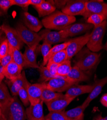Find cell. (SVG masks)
Wrapping results in <instances>:
<instances>
[{
  "mask_svg": "<svg viewBox=\"0 0 107 120\" xmlns=\"http://www.w3.org/2000/svg\"><path fill=\"white\" fill-rule=\"evenodd\" d=\"M75 16L67 15L62 12L56 11L43 19V26L47 29L62 30L76 21Z\"/></svg>",
  "mask_w": 107,
  "mask_h": 120,
  "instance_id": "cell-1",
  "label": "cell"
},
{
  "mask_svg": "<svg viewBox=\"0 0 107 120\" xmlns=\"http://www.w3.org/2000/svg\"><path fill=\"white\" fill-rule=\"evenodd\" d=\"M100 54L91 52L87 47L83 48L76 55L75 65L83 71L92 69L99 61Z\"/></svg>",
  "mask_w": 107,
  "mask_h": 120,
  "instance_id": "cell-2",
  "label": "cell"
},
{
  "mask_svg": "<svg viewBox=\"0 0 107 120\" xmlns=\"http://www.w3.org/2000/svg\"><path fill=\"white\" fill-rule=\"evenodd\" d=\"M5 120H25L27 118L26 111L21 103L16 97L8 105L2 110L1 117Z\"/></svg>",
  "mask_w": 107,
  "mask_h": 120,
  "instance_id": "cell-3",
  "label": "cell"
},
{
  "mask_svg": "<svg viewBox=\"0 0 107 120\" xmlns=\"http://www.w3.org/2000/svg\"><path fill=\"white\" fill-rule=\"evenodd\" d=\"M107 26V21L105 20L100 25L94 27L88 43L87 47L91 52H96L104 48L102 41Z\"/></svg>",
  "mask_w": 107,
  "mask_h": 120,
  "instance_id": "cell-4",
  "label": "cell"
},
{
  "mask_svg": "<svg viewBox=\"0 0 107 120\" xmlns=\"http://www.w3.org/2000/svg\"><path fill=\"white\" fill-rule=\"evenodd\" d=\"M15 29L22 42L28 47L38 46L43 40L39 34L31 30L21 23L17 24Z\"/></svg>",
  "mask_w": 107,
  "mask_h": 120,
  "instance_id": "cell-5",
  "label": "cell"
},
{
  "mask_svg": "<svg viewBox=\"0 0 107 120\" xmlns=\"http://www.w3.org/2000/svg\"><path fill=\"white\" fill-rule=\"evenodd\" d=\"M91 36V33H87L84 35L70 39V43L65 49L68 59L70 60L76 56L84 46L88 43Z\"/></svg>",
  "mask_w": 107,
  "mask_h": 120,
  "instance_id": "cell-6",
  "label": "cell"
},
{
  "mask_svg": "<svg viewBox=\"0 0 107 120\" xmlns=\"http://www.w3.org/2000/svg\"><path fill=\"white\" fill-rule=\"evenodd\" d=\"M94 14H98L107 18V4L103 1H86L85 11L83 16L86 19Z\"/></svg>",
  "mask_w": 107,
  "mask_h": 120,
  "instance_id": "cell-7",
  "label": "cell"
},
{
  "mask_svg": "<svg viewBox=\"0 0 107 120\" xmlns=\"http://www.w3.org/2000/svg\"><path fill=\"white\" fill-rule=\"evenodd\" d=\"M78 84L67 77L60 76L51 79L47 83L46 88L51 90L61 93L67 91L71 86Z\"/></svg>",
  "mask_w": 107,
  "mask_h": 120,
  "instance_id": "cell-8",
  "label": "cell"
},
{
  "mask_svg": "<svg viewBox=\"0 0 107 120\" xmlns=\"http://www.w3.org/2000/svg\"><path fill=\"white\" fill-rule=\"evenodd\" d=\"M86 1L83 0L67 1L65 6L62 9V12L72 16L83 15L85 11Z\"/></svg>",
  "mask_w": 107,
  "mask_h": 120,
  "instance_id": "cell-9",
  "label": "cell"
},
{
  "mask_svg": "<svg viewBox=\"0 0 107 120\" xmlns=\"http://www.w3.org/2000/svg\"><path fill=\"white\" fill-rule=\"evenodd\" d=\"M1 29L6 36L9 45L20 50L23 47L24 43L21 40L16 29L5 24L1 26Z\"/></svg>",
  "mask_w": 107,
  "mask_h": 120,
  "instance_id": "cell-10",
  "label": "cell"
},
{
  "mask_svg": "<svg viewBox=\"0 0 107 120\" xmlns=\"http://www.w3.org/2000/svg\"><path fill=\"white\" fill-rule=\"evenodd\" d=\"M43 41L47 42L50 45L61 43L67 39L62 30L59 31H51L49 29H44L39 33Z\"/></svg>",
  "mask_w": 107,
  "mask_h": 120,
  "instance_id": "cell-11",
  "label": "cell"
},
{
  "mask_svg": "<svg viewBox=\"0 0 107 120\" xmlns=\"http://www.w3.org/2000/svg\"><path fill=\"white\" fill-rule=\"evenodd\" d=\"M74 99L62 94L52 101L45 103V104L49 112H60L63 111Z\"/></svg>",
  "mask_w": 107,
  "mask_h": 120,
  "instance_id": "cell-12",
  "label": "cell"
},
{
  "mask_svg": "<svg viewBox=\"0 0 107 120\" xmlns=\"http://www.w3.org/2000/svg\"><path fill=\"white\" fill-rule=\"evenodd\" d=\"M46 83L30 84L28 92L29 101L31 105H35L41 101V96L44 89L46 87Z\"/></svg>",
  "mask_w": 107,
  "mask_h": 120,
  "instance_id": "cell-13",
  "label": "cell"
},
{
  "mask_svg": "<svg viewBox=\"0 0 107 120\" xmlns=\"http://www.w3.org/2000/svg\"><path fill=\"white\" fill-rule=\"evenodd\" d=\"M94 26L90 24H72L64 28L62 31L67 38L78 35L89 31Z\"/></svg>",
  "mask_w": 107,
  "mask_h": 120,
  "instance_id": "cell-14",
  "label": "cell"
},
{
  "mask_svg": "<svg viewBox=\"0 0 107 120\" xmlns=\"http://www.w3.org/2000/svg\"><path fill=\"white\" fill-rule=\"evenodd\" d=\"M43 103L41 101L35 105H30L26 110L28 120H45L43 112Z\"/></svg>",
  "mask_w": 107,
  "mask_h": 120,
  "instance_id": "cell-15",
  "label": "cell"
},
{
  "mask_svg": "<svg viewBox=\"0 0 107 120\" xmlns=\"http://www.w3.org/2000/svg\"><path fill=\"white\" fill-rule=\"evenodd\" d=\"M107 83V76L102 79L97 80L94 85V88L92 91L89 93V95L86 98L82 105L86 108L88 107L93 99L98 97L100 94L103 87Z\"/></svg>",
  "mask_w": 107,
  "mask_h": 120,
  "instance_id": "cell-16",
  "label": "cell"
},
{
  "mask_svg": "<svg viewBox=\"0 0 107 120\" xmlns=\"http://www.w3.org/2000/svg\"><path fill=\"white\" fill-rule=\"evenodd\" d=\"M22 18L25 26L36 33L39 31L43 26L42 22L39 19L28 12H25L23 13Z\"/></svg>",
  "mask_w": 107,
  "mask_h": 120,
  "instance_id": "cell-17",
  "label": "cell"
},
{
  "mask_svg": "<svg viewBox=\"0 0 107 120\" xmlns=\"http://www.w3.org/2000/svg\"><path fill=\"white\" fill-rule=\"evenodd\" d=\"M28 81L26 76L25 72L23 71L21 75L17 78L13 80H8L5 82H6L12 95L16 96L18 95V93L19 90Z\"/></svg>",
  "mask_w": 107,
  "mask_h": 120,
  "instance_id": "cell-18",
  "label": "cell"
},
{
  "mask_svg": "<svg viewBox=\"0 0 107 120\" xmlns=\"http://www.w3.org/2000/svg\"><path fill=\"white\" fill-rule=\"evenodd\" d=\"M94 85H74L71 86L66 91L65 95L75 98L81 95L86 93H90L94 88Z\"/></svg>",
  "mask_w": 107,
  "mask_h": 120,
  "instance_id": "cell-19",
  "label": "cell"
},
{
  "mask_svg": "<svg viewBox=\"0 0 107 120\" xmlns=\"http://www.w3.org/2000/svg\"><path fill=\"white\" fill-rule=\"evenodd\" d=\"M22 69V67L12 61L4 67V74L8 80H13L21 75Z\"/></svg>",
  "mask_w": 107,
  "mask_h": 120,
  "instance_id": "cell-20",
  "label": "cell"
},
{
  "mask_svg": "<svg viewBox=\"0 0 107 120\" xmlns=\"http://www.w3.org/2000/svg\"><path fill=\"white\" fill-rule=\"evenodd\" d=\"M37 46L32 47L26 46L23 55L27 64V67L34 68H38L39 66L37 63V57L35 50Z\"/></svg>",
  "mask_w": 107,
  "mask_h": 120,
  "instance_id": "cell-21",
  "label": "cell"
},
{
  "mask_svg": "<svg viewBox=\"0 0 107 120\" xmlns=\"http://www.w3.org/2000/svg\"><path fill=\"white\" fill-rule=\"evenodd\" d=\"M34 8L40 17L51 15L55 12L56 9L54 1H44L40 5L34 7Z\"/></svg>",
  "mask_w": 107,
  "mask_h": 120,
  "instance_id": "cell-22",
  "label": "cell"
},
{
  "mask_svg": "<svg viewBox=\"0 0 107 120\" xmlns=\"http://www.w3.org/2000/svg\"><path fill=\"white\" fill-rule=\"evenodd\" d=\"M67 77L71 80L78 83L80 82L85 81L89 79V77L87 76L82 70L76 65L72 67L71 70L67 76Z\"/></svg>",
  "mask_w": 107,
  "mask_h": 120,
  "instance_id": "cell-23",
  "label": "cell"
},
{
  "mask_svg": "<svg viewBox=\"0 0 107 120\" xmlns=\"http://www.w3.org/2000/svg\"><path fill=\"white\" fill-rule=\"evenodd\" d=\"M13 98L10 94L6 85L4 82L0 83V106L2 111L11 102Z\"/></svg>",
  "mask_w": 107,
  "mask_h": 120,
  "instance_id": "cell-24",
  "label": "cell"
},
{
  "mask_svg": "<svg viewBox=\"0 0 107 120\" xmlns=\"http://www.w3.org/2000/svg\"><path fill=\"white\" fill-rule=\"evenodd\" d=\"M85 109L86 108L82 104L65 112V113L69 120H84L83 112Z\"/></svg>",
  "mask_w": 107,
  "mask_h": 120,
  "instance_id": "cell-25",
  "label": "cell"
},
{
  "mask_svg": "<svg viewBox=\"0 0 107 120\" xmlns=\"http://www.w3.org/2000/svg\"><path fill=\"white\" fill-rule=\"evenodd\" d=\"M70 43V40L68 41H66L64 43L58 44L57 45H55L53 47H52L50 51L49 52V53L47 55L46 57L43 59V61L42 63L43 66H45L47 64L49 60L55 54L57 53V52H59L61 51H63L64 49H65L67 46L68 44Z\"/></svg>",
  "mask_w": 107,
  "mask_h": 120,
  "instance_id": "cell-26",
  "label": "cell"
},
{
  "mask_svg": "<svg viewBox=\"0 0 107 120\" xmlns=\"http://www.w3.org/2000/svg\"><path fill=\"white\" fill-rule=\"evenodd\" d=\"M11 48L13 53V61L22 68L27 67V64L23 54L19 50L15 48L11 47Z\"/></svg>",
  "mask_w": 107,
  "mask_h": 120,
  "instance_id": "cell-27",
  "label": "cell"
},
{
  "mask_svg": "<svg viewBox=\"0 0 107 120\" xmlns=\"http://www.w3.org/2000/svg\"><path fill=\"white\" fill-rule=\"evenodd\" d=\"M38 69L40 75V78L39 79L38 81L40 83H46L47 81H49L52 78L60 77V76H55L52 75L48 71L46 66L45 67V66H43L42 65L40 66Z\"/></svg>",
  "mask_w": 107,
  "mask_h": 120,
  "instance_id": "cell-28",
  "label": "cell"
},
{
  "mask_svg": "<svg viewBox=\"0 0 107 120\" xmlns=\"http://www.w3.org/2000/svg\"><path fill=\"white\" fill-rule=\"evenodd\" d=\"M62 94L61 93L54 92L46 87L44 89L42 92L41 99L42 101L45 103L52 101Z\"/></svg>",
  "mask_w": 107,
  "mask_h": 120,
  "instance_id": "cell-29",
  "label": "cell"
},
{
  "mask_svg": "<svg viewBox=\"0 0 107 120\" xmlns=\"http://www.w3.org/2000/svg\"><path fill=\"white\" fill-rule=\"evenodd\" d=\"M72 68L70 60H67L66 61L59 64L57 69V75L67 77Z\"/></svg>",
  "mask_w": 107,
  "mask_h": 120,
  "instance_id": "cell-30",
  "label": "cell"
},
{
  "mask_svg": "<svg viewBox=\"0 0 107 120\" xmlns=\"http://www.w3.org/2000/svg\"><path fill=\"white\" fill-rule=\"evenodd\" d=\"M30 84V83L28 81L19 90L18 93V95L19 98H20L24 105L25 106H28L30 103V101H29L28 95V86Z\"/></svg>",
  "mask_w": 107,
  "mask_h": 120,
  "instance_id": "cell-31",
  "label": "cell"
},
{
  "mask_svg": "<svg viewBox=\"0 0 107 120\" xmlns=\"http://www.w3.org/2000/svg\"><path fill=\"white\" fill-rule=\"evenodd\" d=\"M67 60L69 59H68L67 58V55L66 49H64L63 51L57 52L54 56H53L49 60L48 62H51L58 64H60L66 61Z\"/></svg>",
  "mask_w": 107,
  "mask_h": 120,
  "instance_id": "cell-32",
  "label": "cell"
},
{
  "mask_svg": "<svg viewBox=\"0 0 107 120\" xmlns=\"http://www.w3.org/2000/svg\"><path fill=\"white\" fill-rule=\"evenodd\" d=\"M105 20H106V19L103 16L98 14H94L87 19V22L95 27L100 25Z\"/></svg>",
  "mask_w": 107,
  "mask_h": 120,
  "instance_id": "cell-33",
  "label": "cell"
},
{
  "mask_svg": "<svg viewBox=\"0 0 107 120\" xmlns=\"http://www.w3.org/2000/svg\"><path fill=\"white\" fill-rule=\"evenodd\" d=\"M65 111L60 112H50L48 114L45 119H48L49 120H69L67 117L65 113Z\"/></svg>",
  "mask_w": 107,
  "mask_h": 120,
  "instance_id": "cell-34",
  "label": "cell"
},
{
  "mask_svg": "<svg viewBox=\"0 0 107 120\" xmlns=\"http://www.w3.org/2000/svg\"><path fill=\"white\" fill-rule=\"evenodd\" d=\"M13 61V53L11 46L9 45V51L6 55L1 59V64L4 67L7 66L9 63Z\"/></svg>",
  "mask_w": 107,
  "mask_h": 120,
  "instance_id": "cell-35",
  "label": "cell"
},
{
  "mask_svg": "<svg viewBox=\"0 0 107 120\" xmlns=\"http://www.w3.org/2000/svg\"><path fill=\"white\" fill-rule=\"evenodd\" d=\"M9 48V45L7 39H4L0 44V60H1L7 53Z\"/></svg>",
  "mask_w": 107,
  "mask_h": 120,
  "instance_id": "cell-36",
  "label": "cell"
},
{
  "mask_svg": "<svg viewBox=\"0 0 107 120\" xmlns=\"http://www.w3.org/2000/svg\"><path fill=\"white\" fill-rule=\"evenodd\" d=\"M51 48V45L48 43L46 42L43 41V44H42V45H41L40 48V51L41 54L43 57V59H45L46 57Z\"/></svg>",
  "mask_w": 107,
  "mask_h": 120,
  "instance_id": "cell-37",
  "label": "cell"
},
{
  "mask_svg": "<svg viewBox=\"0 0 107 120\" xmlns=\"http://www.w3.org/2000/svg\"><path fill=\"white\" fill-rule=\"evenodd\" d=\"M58 66L59 64L51 62H48L46 64V67L50 73L55 76H58L57 74Z\"/></svg>",
  "mask_w": 107,
  "mask_h": 120,
  "instance_id": "cell-38",
  "label": "cell"
},
{
  "mask_svg": "<svg viewBox=\"0 0 107 120\" xmlns=\"http://www.w3.org/2000/svg\"><path fill=\"white\" fill-rule=\"evenodd\" d=\"M13 6L12 0H0V9L6 13L8 9Z\"/></svg>",
  "mask_w": 107,
  "mask_h": 120,
  "instance_id": "cell-39",
  "label": "cell"
},
{
  "mask_svg": "<svg viewBox=\"0 0 107 120\" xmlns=\"http://www.w3.org/2000/svg\"><path fill=\"white\" fill-rule=\"evenodd\" d=\"M13 5H17L23 8H28L30 5V0H12Z\"/></svg>",
  "mask_w": 107,
  "mask_h": 120,
  "instance_id": "cell-40",
  "label": "cell"
},
{
  "mask_svg": "<svg viewBox=\"0 0 107 120\" xmlns=\"http://www.w3.org/2000/svg\"><path fill=\"white\" fill-rule=\"evenodd\" d=\"M67 1H54L55 5L58 8H62L65 6Z\"/></svg>",
  "mask_w": 107,
  "mask_h": 120,
  "instance_id": "cell-41",
  "label": "cell"
},
{
  "mask_svg": "<svg viewBox=\"0 0 107 120\" xmlns=\"http://www.w3.org/2000/svg\"><path fill=\"white\" fill-rule=\"evenodd\" d=\"M44 1V0H30V5H33L34 7L40 5Z\"/></svg>",
  "mask_w": 107,
  "mask_h": 120,
  "instance_id": "cell-42",
  "label": "cell"
},
{
  "mask_svg": "<svg viewBox=\"0 0 107 120\" xmlns=\"http://www.w3.org/2000/svg\"><path fill=\"white\" fill-rule=\"evenodd\" d=\"M100 102L103 106L107 108V93L104 94L100 98Z\"/></svg>",
  "mask_w": 107,
  "mask_h": 120,
  "instance_id": "cell-43",
  "label": "cell"
},
{
  "mask_svg": "<svg viewBox=\"0 0 107 120\" xmlns=\"http://www.w3.org/2000/svg\"><path fill=\"white\" fill-rule=\"evenodd\" d=\"M5 76L4 74V67L0 64V83L3 82Z\"/></svg>",
  "mask_w": 107,
  "mask_h": 120,
  "instance_id": "cell-44",
  "label": "cell"
},
{
  "mask_svg": "<svg viewBox=\"0 0 107 120\" xmlns=\"http://www.w3.org/2000/svg\"><path fill=\"white\" fill-rule=\"evenodd\" d=\"M93 120H105L104 118L102 117L101 116V114H99L98 116H97L96 117H95Z\"/></svg>",
  "mask_w": 107,
  "mask_h": 120,
  "instance_id": "cell-45",
  "label": "cell"
},
{
  "mask_svg": "<svg viewBox=\"0 0 107 120\" xmlns=\"http://www.w3.org/2000/svg\"><path fill=\"white\" fill-rule=\"evenodd\" d=\"M3 33V30H2V29L1 28V29H0V39H1V38L2 36Z\"/></svg>",
  "mask_w": 107,
  "mask_h": 120,
  "instance_id": "cell-46",
  "label": "cell"
},
{
  "mask_svg": "<svg viewBox=\"0 0 107 120\" xmlns=\"http://www.w3.org/2000/svg\"><path fill=\"white\" fill-rule=\"evenodd\" d=\"M104 49L106 50V51H107V42H106V43L105 46L104 47Z\"/></svg>",
  "mask_w": 107,
  "mask_h": 120,
  "instance_id": "cell-47",
  "label": "cell"
},
{
  "mask_svg": "<svg viewBox=\"0 0 107 120\" xmlns=\"http://www.w3.org/2000/svg\"><path fill=\"white\" fill-rule=\"evenodd\" d=\"M2 109L1 106H0V118L2 117Z\"/></svg>",
  "mask_w": 107,
  "mask_h": 120,
  "instance_id": "cell-48",
  "label": "cell"
},
{
  "mask_svg": "<svg viewBox=\"0 0 107 120\" xmlns=\"http://www.w3.org/2000/svg\"><path fill=\"white\" fill-rule=\"evenodd\" d=\"M0 120H5V119H3V118H0Z\"/></svg>",
  "mask_w": 107,
  "mask_h": 120,
  "instance_id": "cell-49",
  "label": "cell"
},
{
  "mask_svg": "<svg viewBox=\"0 0 107 120\" xmlns=\"http://www.w3.org/2000/svg\"><path fill=\"white\" fill-rule=\"evenodd\" d=\"M104 119H105V120H107V116H106V117H105V118H104Z\"/></svg>",
  "mask_w": 107,
  "mask_h": 120,
  "instance_id": "cell-50",
  "label": "cell"
},
{
  "mask_svg": "<svg viewBox=\"0 0 107 120\" xmlns=\"http://www.w3.org/2000/svg\"><path fill=\"white\" fill-rule=\"evenodd\" d=\"M45 120H48V119H45Z\"/></svg>",
  "mask_w": 107,
  "mask_h": 120,
  "instance_id": "cell-51",
  "label": "cell"
},
{
  "mask_svg": "<svg viewBox=\"0 0 107 120\" xmlns=\"http://www.w3.org/2000/svg\"><path fill=\"white\" fill-rule=\"evenodd\" d=\"M1 60H0V64H1Z\"/></svg>",
  "mask_w": 107,
  "mask_h": 120,
  "instance_id": "cell-52",
  "label": "cell"
},
{
  "mask_svg": "<svg viewBox=\"0 0 107 120\" xmlns=\"http://www.w3.org/2000/svg\"><path fill=\"white\" fill-rule=\"evenodd\" d=\"M1 26H0V29H1Z\"/></svg>",
  "mask_w": 107,
  "mask_h": 120,
  "instance_id": "cell-53",
  "label": "cell"
}]
</instances>
